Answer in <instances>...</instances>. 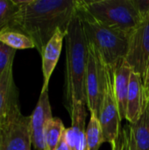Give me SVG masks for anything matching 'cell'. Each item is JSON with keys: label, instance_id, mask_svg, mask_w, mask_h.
I'll return each instance as SVG.
<instances>
[{"label": "cell", "instance_id": "6da1fadb", "mask_svg": "<svg viewBox=\"0 0 149 150\" xmlns=\"http://www.w3.org/2000/svg\"><path fill=\"white\" fill-rule=\"evenodd\" d=\"M18 3L19 10L8 30L31 38L40 54L58 30L67 33L77 6L76 0H25Z\"/></svg>", "mask_w": 149, "mask_h": 150}, {"label": "cell", "instance_id": "7a4b0ae2", "mask_svg": "<svg viewBox=\"0 0 149 150\" xmlns=\"http://www.w3.org/2000/svg\"><path fill=\"white\" fill-rule=\"evenodd\" d=\"M66 40V73L64 83L65 106L69 112L75 105H86L85 76L88 41L82 19L76 11L68 26Z\"/></svg>", "mask_w": 149, "mask_h": 150}, {"label": "cell", "instance_id": "3957f363", "mask_svg": "<svg viewBox=\"0 0 149 150\" xmlns=\"http://www.w3.org/2000/svg\"><path fill=\"white\" fill-rule=\"evenodd\" d=\"M76 9L105 26L131 34L149 10V1H77Z\"/></svg>", "mask_w": 149, "mask_h": 150}, {"label": "cell", "instance_id": "277c9868", "mask_svg": "<svg viewBox=\"0 0 149 150\" xmlns=\"http://www.w3.org/2000/svg\"><path fill=\"white\" fill-rule=\"evenodd\" d=\"M76 11L82 19L88 44L95 49L106 66L117 68L126 58L130 34L105 26Z\"/></svg>", "mask_w": 149, "mask_h": 150}, {"label": "cell", "instance_id": "5b68a950", "mask_svg": "<svg viewBox=\"0 0 149 150\" xmlns=\"http://www.w3.org/2000/svg\"><path fill=\"white\" fill-rule=\"evenodd\" d=\"M31 146V117L22 114L18 91L14 83L8 107L0 121V150H24Z\"/></svg>", "mask_w": 149, "mask_h": 150}, {"label": "cell", "instance_id": "8992f818", "mask_svg": "<svg viewBox=\"0 0 149 150\" xmlns=\"http://www.w3.org/2000/svg\"><path fill=\"white\" fill-rule=\"evenodd\" d=\"M133 72L138 74L145 91H149V10L129 38L128 53L126 58Z\"/></svg>", "mask_w": 149, "mask_h": 150}, {"label": "cell", "instance_id": "52a82bcc", "mask_svg": "<svg viewBox=\"0 0 149 150\" xmlns=\"http://www.w3.org/2000/svg\"><path fill=\"white\" fill-rule=\"evenodd\" d=\"M106 82V65L88 44V60L85 76L86 105L90 113L99 116Z\"/></svg>", "mask_w": 149, "mask_h": 150}, {"label": "cell", "instance_id": "ba28073f", "mask_svg": "<svg viewBox=\"0 0 149 150\" xmlns=\"http://www.w3.org/2000/svg\"><path fill=\"white\" fill-rule=\"evenodd\" d=\"M104 142L113 145L120 134V116L114 91V69L106 66V82L98 116Z\"/></svg>", "mask_w": 149, "mask_h": 150}, {"label": "cell", "instance_id": "9c48e42d", "mask_svg": "<svg viewBox=\"0 0 149 150\" xmlns=\"http://www.w3.org/2000/svg\"><path fill=\"white\" fill-rule=\"evenodd\" d=\"M31 117L32 145L36 150H46L45 132L48 122L54 118L48 96V89L42 90Z\"/></svg>", "mask_w": 149, "mask_h": 150}, {"label": "cell", "instance_id": "30bf717a", "mask_svg": "<svg viewBox=\"0 0 149 150\" xmlns=\"http://www.w3.org/2000/svg\"><path fill=\"white\" fill-rule=\"evenodd\" d=\"M86 105H75L69 110L71 127L65 129V140L71 150H87L85 121Z\"/></svg>", "mask_w": 149, "mask_h": 150}, {"label": "cell", "instance_id": "8fae6325", "mask_svg": "<svg viewBox=\"0 0 149 150\" xmlns=\"http://www.w3.org/2000/svg\"><path fill=\"white\" fill-rule=\"evenodd\" d=\"M67 33L58 30L47 44L43 48L41 54L42 58V73H43V86L42 90L48 89V83L50 77L55 69V66L59 61L63 40Z\"/></svg>", "mask_w": 149, "mask_h": 150}, {"label": "cell", "instance_id": "7c38bea8", "mask_svg": "<svg viewBox=\"0 0 149 150\" xmlns=\"http://www.w3.org/2000/svg\"><path fill=\"white\" fill-rule=\"evenodd\" d=\"M132 73L133 70L126 60L114 69V91L121 121L126 117L127 95Z\"/></svg>", "mask_w": 149, "mask_h": 150}, {"label": "cell", "instance_id": "4fadbf2b", "mask_svg": "<svg viewBox=\"0 0 149 150\" xmlns=\"http://www.w3.org/2000/svg\"><path fill=\"white\" fill-rule=\"evenodd\" d=\"M145 88L142 83L141 76L133 72L130 78L129 91L127 95V107L126 120L129 124H135L140 119L144 104Z\"/></svg>", "mask_w": 149, "mask_h": 150}, {"label": "cell", "instance_id": "5bb4252c", "mask_svg": "<svg viewBox=\"0 0 149 150\" xmlns=\"http://www.w3.org/2000/svg\"><path fill=\"white\" fill-rule=\"evenodd\" d=\"M131 126L139 149L149 150V96L147 92H145L142 113L138 121Z\"/></svg>", "mask_w": 149, "mask_h": 150}, {"label": "cell", "instance_id": "9a60e30c", "mask_svg": "<svg viewBox=\"0 0 149 150\" xmlns=\"http://www.w3.org/2000/svg\"><path fill=\"white\" fill-rule=\"evenodd\" d=\"M102 143H104V137L98 116L90 113V119L86 127L87 150H98Z\"/></svg>", "mask_w": 149, "mask_h": 150}, {"label": "cell", "instance_id": "2e32d148", "mask_svg": "<svg viewBox=\"0 0 149 150\" xmlns=\"http://www.w3.org/2000/svg\"><path fill=\"white\" fill-rule=\"evenodd\" d=\"M12 67L13 65L9 67L0 76V121L8 107L11 90L15 83L13 80Z\"/></svg>", "mask_w": 149, "mask_h": 150}, {"label": "cell", "instance_id": "e0dca14e", "mask_svg": "<svg viewBox=\"0 0 149 150\" xmlns=\"http://www.w3.org/2000/svg\"><path fill=\"white\" fill-rule=\"evenodd\" d=\"M0 41L15 50L35 47V45L31 38L17 31L6 30L0 33Z\"/></svg>", "mask_w": 149, "mask_h": 150}, {"label": "cell", "instance_id": "ac0fdd59", "mask_svg": "<svg viewBox=\"0 0 149 150\" xmlns=\"http://www.w3.org/2000/svg\"><path fill=\"white\" fill-rule=\"evenodd\" d=\"M64 125L60 118H53L47 124L45 132L46 150H54L64 131Z\"/></svg>", "mask_w": 149, "mask_h": 150}, {"label": "cell", "instance_id": "d6986e66", "mask_svg": "<svg viewBox=\"0 0 149 150\" xmlns=\"http://www.w3.org/2000/svg\"><path fill=\"white\" fill-rule=\"evenodd\" d=\"M19 10L16 0H0V33L8 30Z\"/></svg>", "mask_w": 149, "mask_h": 150}, {"label": "cell", "instance_id": "ffe728a7", "mask_svg": "<svg viewBox=\"0 0 149 150\" xmlns=\"http://www.w3.org/2000/svg\"><path fill=\"white\" fill-rule=\"evenodd\" d=\"M112 147V150H140L136 144L133 131L130 124L121 129L117 142Z\"/></svg>", "mask_w": 149, "mask_h": 150}, {"label": "cell", "instance_id": "44dd1931", "mask_svg": "<svg viewBox=\"0 0 149 150\" xmlns=\"http://www.w3.org/2000/svg\"><path fill=\"white\" fill-rule=\"evenodd\" d=\"M16 50L0 41V76L11 65Z\"/></svg>", "mask_w": 149, "mask_h": 150}, {"label": "cell", "instance_id": "7402d4cb", "mask_svg": "<svg viewBox=\"0 0 149 150\" xmlns=\"http://www.w3.org/2000/svg\"><path fill=\"white\" fill-rule=\"evenodd\" d=\"M54 150H71L69 149V147H68V143H67V142L65 140L64 133H63V134H62V136H61V138L58 145L56 146V148H55Z\"/></svg>", "mask_w": 149, "mask_h": 150}, {"label": "cell", "instance_id": "603a6c76", "mask_svg": "<svg viewBox=\"0 0 149 150\" xmlns=\"http://www.w3.org/2000/svg\"><path fill=\"white\" fill-rule=\"evenodd\" d=\"M31 148H32V146H31V147H28V148H26L25 149H24V150H31Z\"/></svg>", "mask_w": 149, "mask_h": 150}, {"label": "cell", "instance_id": "cb8c5ba5", "mask_svg": "<svg viewBox=\"0 0 149 150\" xmlns=\"http://www.w3.org/2000/svg\"><path fill=\"white\" fill-rule=\"evenodd\" d=\"M148 96H149V91H148Z\"/></svg>", "mask_w": 149, "mask_h": 150}]
</instances>
